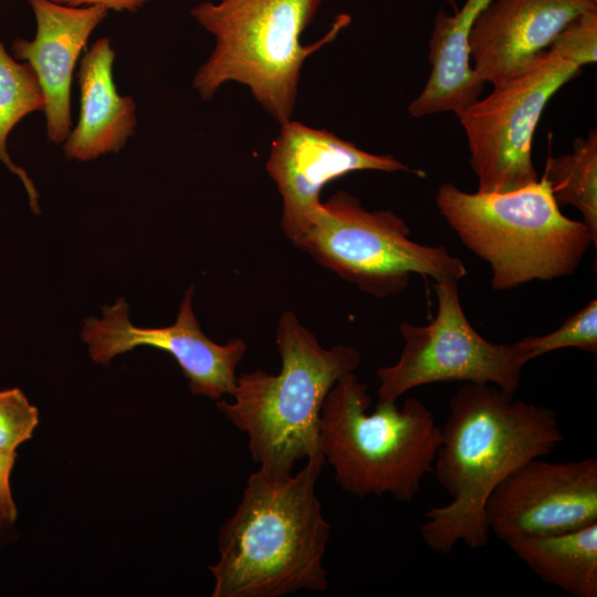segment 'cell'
Masks as SVG:
<instances>
[{"label":"cell","instance_id":"6da1fadb","mask_svg":"<svg viewBox=\"0 0 597 597\" xmlns=\"http://www.w3.org/2000/svg\"><path fill=\"white\" fill-rule=\"evenodd\" d=\"M564 440L554 410L515 400L493 385L465 383L449 399L432 472L451 501L425 514L420 534L433 552L458 542L488 544L484 504L526 461L548 455Z\"/></svg>","mask_w":597,"mask_h":597},{"label":"cell","instance_id":"7a4b0ae2","mask_svg":"<svg viewBox=\"0 0 597 597\" xmlns=\"http://www.w3.org/2000/svg\"><path fill=\"white\" fill-rule=\"evenodd\" d=\"M325 459L296 473L253 472L235 512L219 530V561L209 566L212 597H280L325 591L323 565L331 525L315 489Z\"/></svg>","mask_w":597,"mask_h":597},{"label":"cell","instance_id":"3957f363","mask_svg":"<svg viewBox=\"0 0 597 597\" xmlns=\"http://www.w3.org/2000/svg\"><path fill=\"white\" fill-rule=\"evenodd\" d=\"M276 345L282 368L237 377L233 401L218 400V410L249 438L252 460L275 476L292 474L304 458L323 455L321 412L336 381L360 364V353L347 345L324 348L295 314L279 321Z\"/></svg>","mask_w":597,"mask_h":597},{"label":"cell","instance_id":"277c9868","mask_svg":"<svg viewBox=\"0 0 597 597\" xmlns=\"http://www.w3.org/2000/svg\"><path fill=\"white\" fill-rule=\"evenodd\" d=\"M322 0L205 1L191 17L214 38V48L199 67L192 86L209 101L228 82L249 87L255 101L280 125L292 119L301 70L305 60L334 41L348 25L336 17L318 41L303 45L301 35L313 21Z\"/></svg>","mask_w":597,"mask_h":597},{"label":"cell","instance_id":"5b68a950","mask_svg":"<svg viewBox=\"0 0 597 597\" xmlns=\"http://www.w3.org/2000/svg\"><path fill=\"white\" fill-rule=\"evenodd\" d=\"M367 389L352 371L329 390L321 412L322 454L345 492L359 498L389 494L409 503L432 472L441 427L416 398L400 407L378 400L368 413Z\"/></svg>","mask_w":597,"mask_h":597},{"label":"cell","instance_id":"8992f818","mask_svg":"<svg viewBox=\"0 0 597 597\" xmlns=\"http://www.w3.org/2000/svg\"><path fill=\"white\" fill-rule=\"evenodd\" d=\"M436 203L461 242L489 263L495 291L570 275L597 245L583 221L562 213L542 177L510 192L472 193L444 182Z\"/></svg>","mask_w":597,"mask_h":597},{"label":"cell","instance_id":"52a82bcc","mask_svg":"<svg viewBox=\"0 0 597 597\" xmlns=\"http://www.w3.org/2000/svg\"><path fill=\"white\" fill-rule=\"evenodd\" d=\"M294 244L363 292L379 298L405 290L410 275L459 281L463 262L443 245L410 239L406 221L390 210L369 211L347 191L322 202Z\"/></svg>","mask_w":597,"mask_h":597},{"label":"cell","instance_id":"ba28073f","mask_svg":"<svg viewBox=\"0 0 597 597\" xmlns=\"http://www.w3.org/2000/svg\"><path fill=\"white\" fill-rule=\"evenodd\" d=\"M433 290L436 317L427 325L400 323L402 352L396 364L377 369L378 400L396 402L412 388L450 381L489 384L514 396L528 363L517 343H492L473 328L457 280H437Z\"/></svg>","mask_w":597,"mask_h":597},{"label":"cell","instance_id":"9c48e42d","mask_svg":"<svg viewBox=\"0 0 597 597\" xmlns=\"http://www.w3.org/2000/svg\"><path fill=\"white\" fill-rule=\"evenodd\" d=\"M580 72L544 53L459 116L478 192H510L540 180L532 159L535 128L554 94Z\"/></svg>","mask_w":597,"mask_h":597},{"label":"cell","instance_id":"30bf717a","mask_svg":"<svg viewBox=\"0 0 597 597\" xmlns=\"http://www.w3.org/2000/svg\"><path fill=\"white\" fill-rule=\"evenodd\" d=\"M484 520L505 543L597 523V460L526 461L491 492Z\"/></svg>","mask_w":597,"mask_h":597},{"label":"cell","instance_id":"8fae6325","mask_svg":"<svg viewBox=\"0 0 597 597\" xmlns=\"http://www.w3.org/2000/svg\"><path fill=\"white\" fill-rule=\"evenodd\" d=\"M193 286L180 304L176 322L165 327H138L130 323L124 298L103 307L102 318L87 317L81 337L93 362L108 365L121 354L139 346L159 348L171 355L188 379L191 394L219 400L232 395L237 367L245 355L247 344L234 338L221 345L202 331L192 310Z\"/></svg>","mask_w":597,"mask_h":597},{"label":"cell","instance_id":"7c38bea8","mask_svg":"<svg viewBox=\"0 0 597 597\" xmlns=\"http://www.w3.org/2000/svg\"><path fill=\"white\" fill-rule=\"evenodd\" d=\"M266 170L282 197L281 228L296 242L311 227L322 189L334 179L358 170L386 172L409 169L391 155H376L358 148L326 129L289 121L273 140Z\"/></svg>","mask_w":597,"mask_h":597},{"label":"cell","instance_id":"4fadbf2b","mask_svg":"<svg viewBox=\"0 0 597 597\" xmlns=\"http://www.w3.org/2000/svg\"><path fill=\"white\" fill-rule=\"evenodd\" d=\"M591 8L597 6L582 0H492L469 32L476 75L493 86L513 77L546 53L573 18Z\"/></svg>","mask_w":597,"mask_h":597},{"label":"cell","instance_id":"5bb4252c","mask_svg":"<svg viewBox=\"0 0 597 597\" xmlns=\"http://www.w3.org/2000/svg\"><path fill=\"white\" fill-rule=\"evenodd\" d=\"M35 18L33 40L17 38L11 51L33 69L45 98L48 138L63 143L71 132V85L76 61L108 10L71 7L52 0H27Z\"/></svg>","mask_w":597,"mask_h":597},{"label":"cell","instance_id":"9a60e30c","mask_svg":"<svg viewBox=\"0 0 597 597\" xmlns=\"http://www.w3.org/2000/svg\"><path fill=\"white\" fill-rule=\"evenodd\" d=\"M115 51L108 38H101L83 55L77 72L80 117L64 140L69 159L88 161L118 153L135 135L136 104L117 92L113 78Z\"/></svg>","mask_w":597,"mask_h":597},{"label":"cell","instance_id":"2e32d148","mask_svg":"<svg viewBox=\"0 0 597 597\" xmlns=\"http://www.w3.org/2000/svg\"><path fill=\"white\" fill-rule=\"evenodd\" d=\"M506 544L543 582L574 597L597 596V523Z\"/></svg>","mask_w":597,"mask_h":597},{"label":"cell","instance_id":"e0dca14e","mask_svg":"<svg viewBox=\"0 0 597 597\" xmlns=\"http://www.w3.org/2000/svg\"><path fill=\"white\" fill-rule=\"evenodd\" d=\"M558 205L575 207L597 243V130L573 142V150L558 157L548 156L544 174Z\"/></svg>","mask_w":597,"mask_h":597},{"label":"cell","instance_id":"ac0fdd59","mask_svg":"<svg viewBox=\"0 0 597 597\" xmlns=\"http://www.w3.org/2000/svg\"><path fill=\"white\" fill-rule=\"evenodd\" d=\"M44 107L45 98L33 69L14 60L0 41V161L23 184L34 213H40L39 193L28 172L10 158L7 139L27 115L43 112Z\"/></svg>","mask_w":597,"mask_h":597},{"label":"cell","instance_id":"d6986e66","mask_svg":"<svg viewBox=\"0 0 597 597\" xmlns=\"http://www.w3.org/2000/svg\"><path fill=\"white\" fill-rule=\"evenodd\" d=\"M492 0H465L451 14L439 10L429 40V61L444 66H462L470 62L469 32L478 14Z\"/></svg>","mask_w":597,"mask_h":597},{"label":"cell","instance_id":"ffe728a7","mask_svg":"<svg viewBox=\"0 0 597 597\" xmlns=\"http://www.w3.org/2000/svg\"><path fill=\"white\" fill-rule=\"evenodd\" d=\"M527 362L562 348L597 353V300L569 316L557 329L516 342Z\"/></svg>","mask_w":597,"mask_h":597},{"label":"cell","instance_id":"44dd1931","mask_svg":"<svg viewBox=\"0 0 597 597\" xmlns=\"http://www.w3.org/2000/svg\"><path fill=\"white\" fill-rule=\"evenodd\" d=\"M546 53L578 67L597 60V8L573 18L556 35Z\"/></svg>","mask_w":597,"mask_h":597},{"label":"cell","instance_id":"7402d4cb","mask_svg":"<svg viewBox=\"0 0 597 597\" xmlns=\"http://www.w3.org/2000/svg\"><path fill=\"white\" fill-rule=\"evenodd\" d=\"M39 423L38 408L19 388L0 390V452L15 453L17 448L32 438Z\"/></svg>","mask_w":597,"mask_h":597},{"label":"cell","instance_id":"603a6c76","mask_svg":"<svg viewBox=\"0 0 597 597\" xmlns=\"http://www.w3.org/2000/svg\"><path fill=\"white\" fill-rule=\"evenodd\" d=\"M17 453L0 452V520L12 525L18 517V510L12 496L10 475Z\"/></svg>","mask_w":597,"mask_h":597},{"label":"cell","instance_id":"cb8c5ba5","mask_svg":"<svg viewBox=\"0 0 597 597\" xmlns=\"http://www.w3.org/2000/svg\"><path fill=\"white\" fill-rule=\"evenodd\" d=\"M56 3L71 7L101 6L108 11H128L135 12L150 0H52Z\"/></svg>","mask_w":597,"mask_h":597},{"label":"cell","instance_id":"d4e9b609","mask_svg":"<svg viewBox=\"0 0 597 597\" xmlns=\"http://www.w3.org/2000/svg\"><path fill=\"white\" fill-rule=\"evenodd\" d=\"M453 10V12H455L458 10V6H457V0H444Z\"/></svg>","mask_w":597,"mask_h":597},{"label":"cell","instance_id":"484cf974","mask_svg":"<svg viewBox=\"0 0 597 597\" xmlns=\"http://www.w3.org/2000/svg\"><path fill=\"white\" fill-rule=\"evenodd\" d=\"M582 1L587 2L589 4L597 6V0H582Z\"/></svg>","mask_w":597,"mask_h":597},{"label":"cell","instance_id":"4316f807","mask_svg":"<svg viewBox=\"0 0 597 597\" xmlns=\"http://www.w3.org/2000/svg\"><path fill=\"white\" fill-rule=\"evenodd\" d=\"M2 526H3V523H2V521L0 520V532H1V530H2Z\"/></svg>","mask_w":597,"mask_h":597}]
</instances>
